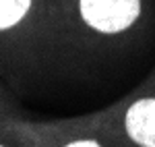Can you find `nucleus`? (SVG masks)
I'll list each match as a JSON object with an SVG mask.
<instances>
[{"label":"nucleus","mask_w":155,"mask_h":147,"mask_svg":"<svg viewBox=\"0 0 155 147\" xmlns=\"http://www.w3.org/2000/svg\"><path fill=\"white\" fill-rule=\"evenodd\" d=\"M83 19L104 33L126 29L141 12L139 0H81Z\"/></svg>","instance_id":"obj_1"},{"label":"nucleus","mask_w":155,"mask_h":147,"mask_svg":"<svg viewBox=\"0 0 155 147\" xmlns=\"http://www.w3.org/2000/svg\"><path fill=\"white\" fill-rule=\"evenodd\" d=\"M126 131L141 147H155V99H139L126 112Z\"/></svg>","instance_id":"obj_2"},{"label":"nucleus","mask_w":155,"mask_h":147,"mask_svg":"<svg viewBox=\"0 0 155 147\" xmlns=\"http://www.w3.org/2000/svg\"><path fill=\"white\" fill-rule=\"evenodd\" d=\"M66 147H101L95 141H74V143H68Z\"/></svg>","instance_id":"obj_4"},{"label":"nucleus","mask_w":155,"mask_h":147,"mask_svg":"<svg viewBox=\"0 0 155 147\" xmlns=\"http://www.w3.org/2000/svg\"><path fill=\"white\" fill-rule=\"evenodd\" d=\"M0 147H2V145H0Z\"/></svg>","instance_id":"obj_5"},{"label":"nucleus","mask_w":155,"mask_h":147,"mask_svg":"<svg viewBox=\"0 0 155 147\" xmlns=\"http://www.w3.org/2000/svg\"><path fill=\"white\" fill-rule=\"evenodd\" d=\"M31 0H0V29L12 27L25 17Z\"/></svg>","instance_id":"obj_3"}]
</instances>
